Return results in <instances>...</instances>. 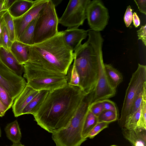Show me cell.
I'll return each mask as SVG.
<instances>
[{"mask_svg":"<svg viewBox=\"0 0 146 146\" xmlns=\"http://www.w3.org/2000/svg\"><path fill=\"white\" fill-rule=\"evenodd\" d=\"M79 86L67 84L49 92L33 115L37 124L52 134L68 125L85 94Z\"/></svg>","mask_w":146,"mask_h":146,"instance_id":"obj_1","label":"cell"},{"mask_svg":"<svg viewBox=\"0 0 146 146\" xmlns=\"http://www.w3.org/2000/svg\"><path fill=\"white\" fill-rule=\"evenodd\" d=\"M88 39L74 51L73 64L79 74V86L86 93L93 90L97 82L99 63L103 58L104 39L99 32L88 30Z\"/></svg>","mask_w":146,"mask_h":146,"instance_id":"obj_2","label":"cell"},{"mask_svg":"<svg viewBox=\"0 0 146 146\" xmlns=\"http://www.w3.org/2000/svg\"><path fill=\"white\" fill-rule=\"evenodd\" d=\"M74 54L63 39L62 31L46 41L30 46L28 62L66 75Z\"/></svg>","mask_w":146,"mask_h":146,"instance_id":"obj_3","label":"cell"},{"mask_svg":"<svg viewBox=\"0 0 146 146\" xmlns=\"http://www.w3.org/2000/svg\"><path fill=\"white\" fill-rule=\"evenodd\" d=\"M93 94V90L85 93L67 126L52 134L56 146H80L87 139L83 137L82 132Z\"/></svg>","mask_w":146,"mask_h":146,"instance_id":"obj_4","label":"cell"},{"mask_svg":"<svg viewBox=\"0 0 146 146\" xmlns=\"http://www.w3.org/2000/svg\"><path fill=\"white\" fill-rule=\"evenodd\" d=\"M27 85L37 90L51 91L67 84L66 75L27 62L23 65Z\"/></svg>","mask_w":146,"mask_h":146,"instance_id":"obj_5","label":"cell"},{"mask_svg":"<svg viewBox=\"0 0 146 146\" xmlns=\"http://www.w3.org/2000/svg\"><path fill=\"white\" fill-rule=\"evenodd\" d=\"M58 23L55 7L52 0H48L37 18L33 38L34 45L56 35L59 32Z\"/></svg>","mask_w":146,"mask_h":146,"instance_id":"obj_6","label":"cell"},{"mask_svg":"<svg viewBox=\"0 0 146 146\" xmlns=\"http://www.w3.org/2000/svg\"><path fill=\"white\" fill-rule=\"evenodd\" d=\"M146 84V66L138 64L132 74L126 89L118 123L122 127L137 95Z\"/></svg>","mask_w":146,"mask_h":146,"instance_id":"obj_7","label":"cell"},{"mask_svg":"<svg viewBox=\"0 0 146 146\" xmlns=\"http://www.w3.org/2000/svg\"><path fill=\"white\" fill-rule=\"evenodd\" d=\"M91 0H71L61 17L59 23L68 28H78L86 19V10Z\"/></svg>","mask_w":146,"mask_h":146,"instance_id":"obj_8","label":"cell"},{"mask_svg":"<svg viewBox=\"0 0 146 146\" xmlns=\"http://www.w3.org/2000/svg\"><path fill=\"white\" fill-rule=\"evenodd\" d=\"M86 16L91 29L99 32L106 27L109 19L108 9L98 0L90 1L87 7Z\"/></svg>","mask_w":146,"mask_h":146,"instance_id":"obj_9","label":"cell"},{"mask_svg":"<svg viewBox=\"0 0 146 146\" xmlns=\"http://www.w3.org/2000/svg\"><path fill=\"white\" fill-rule=\"evenodd\" d=\"M26 85L24 78L12 72L0 62V85L14 100Z\"/></svg>","mask_w":146,"mask_h":146,"instance_id":"obj_10","label":"cell"},{"mask_svg":"<svg viewBox=\"0 0 146 146\" xmlns=\"http://www.w3.org/2000/svg\"><path fill=\"white\" fill-rule=\"evenodd\" d=\"M103 58L99 63L97 82L94 90L92 103L102 100L108 99L115 96L116 89L112 84L106 73Z\"/></svg>","mask_w":146,"mask_h":146,"instance_id":"obj_11","label":"cell"},{"mask_svg":"<svg viewBox=\"0 0 146 146\" xmlns=\"http://www.w3.org/2000/svg\"><path fill=\"white\" fill-rule=\"evenodd\" d=\"M48 0L35 1L32 7L21 17L14 19L17 40L27 26L36 18Z\"/></svg>","mask_w":146,"mask_h":146,"instance_id":"obj_12","label":"cell"},{"mask_svg":"<svg viewBox=\"0 0 146 146\" xmlns=\"http://www.w3.org/2000/svg\"><path fill=\"white\" fill-rule=\"evenodd\" d=\"M62 32L65 42L73 52L82 44V40L86 38L88 30L74 28H67Z\"/></svg>","mask_w":146,"mask_h":146,"instance_id":"obj_13","label":"cell"},{"mask_svg":"<svg viewBox=\"0 0 146 146\" xmlns=\"http://www.w3.org/2000/svg\"><path fill=\"white\" fill-rule=\"evenodd\" d=\"M39 91L26 85L23 90L15 99L12 106L14 116L21 115L23 110Z\"/></svg>","mask_w":146,"mask_h":146,"instance_id":"obj_14","label":"cell"},{"mask_svg":"<svg viewBox=\"0 0 146 146\" xmlns=\"http://www.w3.org/2000/svg\"><path fill=\"white\" fill-rule=\"evenodd\" d=\"M0 62L8 69L21 76L24 72L23 65L20 64L10 51L0 47Z\"/></svg>","mask_w":146,"mask_h":146,"instance_id":"obj_15","label":"cell"},{"mask_svg":"<svg viewBox=\"0 0 146 146\" xmlns=\"http://www.w3.org/2000/svg\"><path fill=\"white\" fill-rule=\"evenodd\" d=\"M123 129L124 136L132 146H146V130L137 127L135 129Z\"/></svg>","mask_w":146,"mask_h":146,"instance_id":"obj_16","label":"cell"},{"mask_svg":"<svg viewBox=\"0 0 146 146\" xmlns=\"http://www.w3.org/2000/svg\"><path fill=\"white\" fill-rule=\"evenodd\" d=\"M30 46L16 40L13 42L10 51L20 64L24 65L29 60Z\"/></svg>","mask_w":146,"mask_h":146,"instance_id":"obj_17","label":"cell"},{"mask_svg":"<svg viewBox=\"0 0 146 146\" xmlns=\"http://www.w3.org/2000/svg\"><path fill=\"white\" fill-rule=\"evenodd\" d=\"M49 91H39L23 111L22 115L31 114L33 115L39 110Z\"/></svg>","mask_w":146,"mask_h":146,"instance_id":"obj_18","label":"cell"},{"mask_svg":"<svg viewBox=\"0 0 146 146\" xmlns=\"http://www.w3.org/2000/svg\"><path fill=\"white\" fill-rule=\"evenodd\" d=\"M34 2L33 0H15L8 11L14 19L19 18L32 7Z\"/></svg>","mask_w":146,"mask_h":146,"instance_id":"obj_19","label":"cell"},{"mask_svg":"<svg viewBox=\"0 0 146 146\" xmlns=\"http://www.w3.org/2000/svg\"><path fill=\"white\" fill-rule=\"evenodd\" d=\"M5 131L7 137L13 143L20 142L21 133L17 120L7 124Z\"/></svg>","mask_w":146,"mask_h":146,"instance_id":"obj_20","label":"cell"},{"mask_svg":"<svg viewBox=\"0 0 146 146\" xmlns=\"http://www.w3.org/2000/svg\"><path fill=\"white\" fill-rule=\"evenodd\" d=\"M37 18L27 26L17 40L30 46L34 45L33 38Z\"/></svg>","mask_w":146,"mask_h":146,"instance_id":"obj_21","label":"cell"},{"mask_svg":"<svg viewBox=\"0 0 146 146\" xmlns=\"http://www.w3.org/2000/svg\"><path fill=\"white\" fill-rule=\"evenodd\" d=\"M104 67L111 84L116 89L118 86L123 81L122 74L110 64H104Z\"/></svg>","mask_w":146,"mask_h":146,"instance_id":"obj_22","label":"cell"},{"mask_svg":"<svg viewBox=\"0 0 146 146\" xmlns=\"http://www.w3.org/2000/svg\"><path fill=\"white\" fill-rule=\"evenodd\" d=\"M2 17L11 40L13 42L17 40L14 19L8 11L5 13Z\"/></svg>","mask_w":146,"mask_h":146,"instance_id":"obj_23","label":"cell"},{"mask_svg":"<svg viewBox=\"0 0 146 146\" xmlns=\"http://www.w3.org/2000/svg\"><path fill=\"white\" fill-rule=\"evenodd\" d=\"M98 122V117L89 110L83 126L82 132V136L83 137L87 139V136L88 134Z\"/></svg>","mask_w":146,"mask_h":146,"instance_id":"obj_24","label":"cell"},{"mask_svg":"<svg viewBox=\"0 0 146 146\" xmlns=\"http://www.w3.org/2000/svg\"><path fill=\"white\" fill-rule=\"evenodd\" d=\"M66 75L68 84L80 87V77L73 64L69 66Z\"/></svg>","mask_w":146,"mask_h":146,"instance_id":"obj_25","label":"cell"},{"mask_svg":"<svg viewBox=\"0 0 146 146\" xmlns=\"http://www.w3.org/2000/svg\"><path fill=\"white\" fill-rule=\"evenodd\" d=\"M143 100H146V84L144 85L136 96L127 117L134 113L138 110Z\"/></svg>","mask_w":146,"mask_h":146,"instance_id":"obj_26","label":"cell"},{"mask_svg":"<svg viewBox=\"0 0 146 146\" xmlns=\"http://www.w3.org/2000/svg\"><path fill=\"white\" fill-rule=\"evenodd\" d=\"M141 112V106L138 110L126 119L123 127V129H135L137 127V123L139 119Z\"/></svg>","mask_w":146,"mask_h":146,"instance_id":"obj_27","label":"cell"},{"mask_svg":"<svg viewBox=\"0 0 146 146\" xmlns=\"http://www.w3.org/2000/svg\"><path fill=\"white\" fill-rule=\"evenodd\" d=\"M98 122H105L111 123L118 119V113L107 110H104L98 117Z\"/></svg>","mask_w":146,"mask_h":146,"instance_id":"obj_28","label":"cell"},{"mask_svg":"<svg viewBox=\"0 0 146 146\" xmlns=\"http://www.w3.org/2000/svg\"><path fill=\"white\" fill-rule=\"evenodd\" d=\"M13 42L11 41L4 23L0 40V47L10 51Z\"/></svg>","mask_w":146,"mask_h":146,"instance_id":"obj_29","label":"cell"},{"mask_svg":"<svg viewBox=\"0 0 146 146\" xmlns=\"http://www.w3.org/2000/svg\"><path fill=\"white\" fill-rule=\"evenodd\" d=\"M0 100L8 110L12 107L14 100L6 91L0 85Z\"/></svg>","mask_w":146,"mask_h":146,"instance_id":"obj_30","label":"cell"},{"mask_svg":"<svg viewBox=\"0 0 146 146\" xmlns=\"http://www.w3.org/2000/svg\"><path fill=\"white\" fill-rule=\"evenodd\" d=\"M110 123L107 122H98L91 130L87 136V138H94L103 129L108 127Z\"/></svg>","mask_w":146,"mask_h":146,"instance_id":"obj_31","label":"cell"},{"mask_svg":"<svg viewBox=\"0 0 146 146\" xmlns=\"http://www.w3.org/2000/svg\"><path fill=\"white\" fill-rule=\"evenodd\" d=\"M137 127L146 130V100H143L142 102L141 114Z\"/></svg>","mask_w":146,"mask_h":146,"instance_id":"obj_32","label":"cell"},{"mask_svg":"<svg viewBox=\"0 0 146 146\" xmlns=\"http://www.w3.org/2000/svg\"><path fill=\"white\" fill-rule=\"evenodd\" d=\"M104 110L102 100L92 103L89 108V111L98 117Z\"/></svg>","mask_w":146,"mask_h":146,"instance_id":"obj_33","label":"cell"},{"mask_svg":"<svg viewBox=\"0 0 146 146\" xmlns=\"http://www.w3.org/2000/svg\"><path fill=\"white\" fill-rule=\"evenodd\" d=\"M102 101L104 110L112 111L118 113L117 108L114 102L108 99Z\"/></svg>","mask_w":146,"mask_h":146,"instance_id":"obj_34","label":"cell"},{"mask_svg":"<svg viewBox=\"0 0 146 146\" xmlns=\"http://www.w3.org/2000/svg\"><path fill=\"white\" fill-rule=\"evenodd\" d=\"M132 9L130 5L128 6L126 9L124 16V20L127 27H128L131 23L133 20Z\"/></svg>","mask_w":146,"mask_h":146,"instance_id":"obj_35","label":"cell"},{"mask_svg":"<svg viewBox=\"0 0 146 146\" xmlns=\"http://www.w3.org/2000/svg\"><path fill=\"white\" fill-rule=\"evenodd\" d=\"M138 39L141 40L145 46H146V25L141 26L137 31Z\"/></svg>","mask_w":146,"mask_h":146,"instance_id":"obj_36","label":"cell"},{"mask_svg":"<svg viewBox=\"0 0 146 146\" xmlns=\"http://www.w3.org/2000/svg\"><path fill=\"white\" fill-rule=\"evenodd\" d=\"M134 1L137 5L139 10L145 15L146 14V0H134Z\"/></svg>","mask_w":146,"mask_h":146,"instance_id":"obj_37","label":"cell"},{"mask_svg":"<svg viewBox=\"0 0 146 146\" xmlns=\"http://www.w3.org/2000/svg\"><path fill=\"white\" fill-rule=\"evenodd\" d=\"M15 0H4L3 9L5 11H8Z\"/></svg>","mask_w":146,"mask_h":146,"instance_id":"obj_38","label":"cell"},{"mask_svg":"<svg viewBox=\"0 0 146 146\" xmlns=\"http://www.w3.org/2000/svg\"><path fill=\"white\" fill-rule=\"evenodd\" d=\"M133 21L134 26L137 28L140 24V20L136 12L133 14Z\"/></svg>","mask_w":146,"mask_h":146,"instance_id":"obj_39","label":"cell"},{"mask_svg":"<svg viewBox=\"0 0 146 146\" xmlns=\"http://www.w3.org/2000/svg\"><path fill=\"white\" fill-rule=\"evenodd\" d=\"M8 110L0 100V117H2L4 116L6 112Z\"/></svg>","mask_w":146,"mask_h":146,"instance_id":"obj_40","label":"cell"},{"mask_svg":"<svg viewBox=\"0 0 146 146\" xmlns=\"http://www.w3.org/2000/svg\"><path fill=\"white\" fill-rule=\"evenodd\" d=\"M2 16H0V40L1 35L4 25V22Z\"/></svg>","mask_w":146,"mask_h":146,"instance_id":"obj_41","label":"cell"},{"mask_svg":"<svg viewBox=\"0 0 146 146\" xmlns=\"http://www.w3.org/2000/svg\"><path fill=\"white\" fill-rule=\"evenodd\" d=\"M4 0H0V16H3L6 11H3V5Z\"/></svg>","mask_w":146,"mask_h":146,"instance_id":"obj_42","label":"cell"},{"mask_svg":"<svg viewBox=\"0 0 146 146\" xmlns=\"http://www.w3.org/2000/svg\"><path fill=\"white\" fill-rule=\"evenodd\" d=\"M51 0L55 7L60 3L62 1L61 0Z\"/></svg>","mask_w":146,"mask_h":146,"instance_id":"obj_43","label":"cell"},{"mask_svg":"<svg viewBox=\"0 0 146 146\" xmlns=\"http://www.w3.org/2000/svg\"><path fill=\"white\" fill-rule=\"evenodd\" d=\"M11 146H25L22 145L21 142L19 143H13V145Z\"/></svg>","mask_w":146,"mask_h":146,"instance_id":"obj_44","label":"cell"},{"mask_svg":"<svg viewBox=\"0 0 146 146\" xmlns=\"http://www.w3.org/2000/svg\"><path fill=\"white\" fill-rule=\"evenodd\" d=\"M1 128L0 127V137H1Z\"/></svg>","mask_w":146,"mask_h":146,"instance_id":"obj_45","label":"cell"},{"mask_svg":"<svg viewBox=\"0 0 146 146\" xmlns=\"http://www.w3.org/2000/svg\"><path fill=\"white\" fill-rule=\"evenodd\" d=\"M110 146H118V145H111Z\"/></svg>","mask_w":146,"mask_h":146,"instance_id":"obj_46","label":"cell"}]
</instances>
